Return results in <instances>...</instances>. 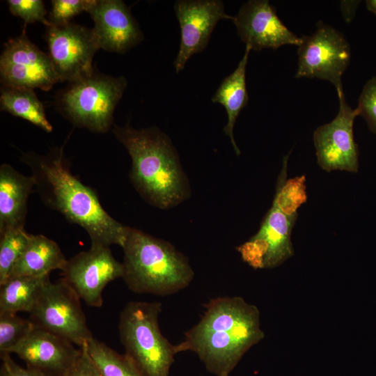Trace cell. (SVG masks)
Wrapping results in <instances>:
<instances>
[{
    "label": "cell",
    "mask_w": 376,
    "mask_h": 376,
    "mask_svg": "<svg viewBox=\"0 0 376 376\" xmlns=\"http://www.w3.org/2000/svg\"><path fill=\"white\" fill-rule=\"evenodd\" d=\"M21 159L31 168L43 202L69 222L82 227L91 245L123 246L130 227L111 217L95 192L72 173L63 146L45 155L24 153Z\"/></svg>",
    "instance_id": "cell-1"
},
{
    "label": "cell",
    "mask_w": 376,
    "mask_h": 376,
    "mask_svg": "<svg viewBox=\"0 0 376 376\" xmlns=\"http://www.w3.org/2000/svg\"><path fill=\"white\" fill-rule=\"evenodd\" d=\"M200 320L175 345L194 352L216 376H229L244 354L264 337L258 308L240 297H220L205 305Z\"/></svg>",
    "instance_id": "cell-2"
},
{
    "label": "cell",
    "mask_w": 376,
    "mask_h": 376,
    "mask_svg": "<svg viewBox=\"0 0 376 376\" xmlns=\"http://www.w3.org/2000/svg\"><path fill=\"white\" fill-rule=\"evenodd\" d=\"M113 133L132 159L130 178L150 204L166 209L187 198L189 187L170 139L156 127L113 124Z\"/></svg>",
    "instance_id": "cell-3"
},
{
    "label": "cell",
    "mask_w": 376,
    "mask_h": 376,
    "mask_svg": "<svg viewBox=\"0 0 376 376\" xmlns=\"http://www.w3.org/2000/svg\"><path fill=\"white\" fill-rule=\"evenodd\" d=\"M122 248V279L135 293L173 295L187 288L194 279L187 258L166 241L130 227Z\"/></svg>",
    "instance_id": "cell-4"
},
{
    "label": "cell",
    "mask_w": 376,
    "mask_h": 376,
    "mask_svg": "<svg viewBox=\"0 0 376 376\" xmlns=\"http://www.w3.org/2000/svg\"><path fill=\"white\" fill-rule=\"evenodd\" d=\"M160 302L132 301L120 313L118 331L125 354L141 376H169L177 354L162 334Z\"/></svg>",
    "instance_id": "cell-5"
},
{
    "label": "cell",
    "mask_w": 376,
    "mask_h": 376,
    "mask_svg": "<svg viewBox=\"0 0 376 376\" xmlns=\"http://www.w3.org/2000/svg\"><path fill=\"white\" fill-rule=\"evenodd\" d=\"M127 86L123 76L115 77L94 70L59 91L56 105L75 126L105 133L113 125L114 111Z\"/></svg>",
    "instance_id": "cell-6"
},
{
    "label": "cell",
    "mask_w": 376,
    "mask_h": 376,
    "mask_svg": "<svg viewBox=\"0 0 376 376\" xmlns=\"http://www.w3.org/2000/svg\"><path fill=\"white\" fill-rule=\"evenodd\" d=\"M304 203L276 187L272 205L256 235L237 247L242 260L254 269L274 268L293 255L291 233L297 210Z\"/></svg>",
    "instance_id": "cell-7"
},
{
    "label": "cell",
    "mask_w": 376,
    "mask_h": 376,
    "mask_svg": "<svg viewBox=\"0 0 376 376\" xmlns=\"http://www.w3.org/2000/svg\"><path fill=\"white\" fill-rule=\"evenodd\" d=\"M80 298L62 278L50 280L42 289L29 320L36 327L63 336L79 347L93 338L81 306Z\"/></svg>",
    "instance_id": "cell-8"
},
{
    "label": "cell",
    "mask_w": 376,
    "mask_h": 376,
    "mask_svg": "<svg viewBox=\"0 0 376 376\" xmlns=\"http://www.w3.org/2000/svg\"><path fill=\"white\" fill-rule=\"evenodd\" d=\"M301 38L295 78H318L331 82L336 91L343 90L341 77L351 57L343 34L320 21L314 33Z\"/></svg>",
    "instance_id": "cell-9"
},
{
    "label": "cell",
    "mask_w": 376,
    "mask_h": 376,
    "mask_svg": "<svg viewBox=\"0 0 376 376\" xmlns=\"http://www.w3.org/2000/svg\"><path fill=\"white\" fill-rule=\"evenodd\" d=\"M45 38L59 82L72 83L93 74V59L100 47L92 29L72 22L50 24Z\"/></svg>",
    "instance_id": "cell-10"
},
{
    "label": "cell",
    "mask_w": 376,
    "mask_h": 376,
    "mask_svg": "<svg viewBox=\"0 0 376 376\" xmlns=\"http://www.w3.org/2000/svg\"><path fill=\"white\" fill-rule=\"evenodd\" d=\"M339 110L329 123L319 126L313 133L317 163L327 172L359 169V150L354 139V119L359 115L346 102L343 90L337 91Z\"/></svg>",
    "instance_id": "cell-11"
},
{
    "label": "cell",
    "mask_w": 376,
    "mask_h": 376,
    "mask_svg": "<svg viewBox=\"0 0 376 376\" xmlns=\"http://www.w3.org/2000/svg\"><path fill=\"white\" fill-rule=\"evenodd\" d=\"M63 279L88 306H102V292L111 281L123 275V263L112 255L109 246L91 245L68 260Z\"/></svg>",
    "instance_id": "cell-12"
},
{
    "label": "cell",
    "mask_w": 376,
    "mask_h": 376,
    "mask_svg": "<svg viewBox=\"0 0 376 376\" xmlns=\"http://www.w3.org/2000/svg\"><path fill=\"white\" fill-rule=\"evenodd\" d=\"M0 77L2 86L43 91L59 82L48 54L29 40L25 30L4 45Z\"/></svg>",
    "instance_id": "cell-13"
},
{
    "label": "cell",
    "mask_w": 376,
    "mask_h": 376,
    "mask_svg": "<svg viewBox=\"0 0 376 376\" xmlns=\"http://www.w3.org/2000/svg\"><path fill=\"white\" fill-rule=\"evenodd\" d=\"M174 10L180 28V43L174 61L175 72L182 71L194 54L207 47L211 33L221 19L233 20V16L225 13L220 0H178Z\"/></svg>",
    "instance_id": "cell-14"
},
{
    "label": "cell",
    "mask_w": 376,
    "mask_h": 376,
    "mask_svg": "<svg viewBox=\"0 0 376 376\" xmlns=\"http://www.w3.org/2000/svg\"><path fill=\"white\" fill-rule=\"evenodd\" d=\"M241 40L252 50L276 49L285 45L299 46L301 38L289 30L267 0H249L233 16Z\"/></svg>",
    "instance_id": "cell-15"
},
{
    "label": "cell",
    "mask_w": 376,
    "mask_h": 376,
    "mask_svg": "<svg viewBox=\"0 0 376 376\" xmlns=\"http://www.w3.org/2000/svg\"><path fill=\"white\" fill-rule=\"evenodd\" d=\"M67 338L37 328L10 353L22 359L26 367L47 376H67L77 361L81 349H76Z\"/></svg>",
    "instance_id": "cell-16"
},
{
    "label": "cell",
    "mask_w": 376,
    "mask_h": 376,
    "mask_svg": "<svg viewBox=\"0 0 376 376\" xmlns=\"http://www.w3.org/2000/svg\"><path fill=\"white\" fill-rule=\"evenodd\" d=\"M88 13L100 49L124 54L143 41L139 25L123 1L95 0Z\"/></svg>",
    "instance_id": "cell-17"
},
{
    "label": "cell",
    "mask_w": 376,
    "mask_h": 376,
    "mask_svg": "<svg viewBox=\"0 0 376 376\" xmlns=\"http://www.w3.org/2000/svg\"><path fill=\"white\" fill-rule=\"evenodd\" d=\"M34 178L22 174L10 164L0 166V234L15 228H24L27 201Z\"/></svg>",
    "instance_id": "cell-18"
},
{
    "label": "cell",
    "mask_w": 376,
    "mask_h": 376,
    "mask_svg": "<svg viewBox=\"0 0 376 376\" xmlns=\"http://www.w3.org/2000/svg\"><path fill=\"white\" fill-rule=\"evenodd\" d=\"M68 260L56 242L43 235H31L10 277L49 276L54 270L59 269L62 272Z\"/></svg>",
    "instance_id": "cell-19"
},
{
    "label": "cell",
    "mask_w": 376,
    "mask_h": 376,
    "mask_svg": "<svg viewBox=\"0 0 376 376\" xmlns=\"http://www.w3.org/2000/svg\"><path fill=\"white\" fill-rule=\"evenodd\" d=\"M251 48L246 46L244 54L236 69L221 81L212 96L214 103L221 104L226 109L228 122L224 128V133L230 138L233 149L240 154L233 136V128L240 111L247 104L249 97L246 85V67Z\"/></svg>",
    "instance_id": "cell-20"
},
{
    "label": "cell",
    "mask_w": 376,
    "mask_h": 376,
    "mask_svg": "<svg viewBox=\"0 0 376 376\" xmlns=\"http://www.w3.org/2000/svg\"><path fill=\"white\" fill-rule=\"evenodd\" d=\"M49 280V276L10 277L0 285V313H29Z\"/></svg>",
    "instance_id": "cell-21"
},
{
    "label": "cell",
    "mask_w": 376,
    "mask_h": 376,
    "mask_svg": "<svg viewBox=\"0 0 376 376\" xmlns=\"http://www.w3.org/2000/svg\"><path fill=\"white\" fill-rule=\"evenodd\" d=\"M0 105L2 111L22 118L47 132L53 130L42 103L32 88L2 86Z\"/></svg>",
    "instance_id": "cell-22"
},
{
    "label": "cell",
    "mask_w": 376,
    "mask_h": 376,
    "mask_svg": "<svg viewBox=\"0 0 376 376\" xmlns=\"http://www.w3.org/2000/svg\"><path fill=\"white\" fill-rule=\"evenodd\" d=\"M87 350L103 376H141L132 361L94 337Z\"/></svg>",
    "instance_id": "cell-23"
},
{
    "label": "cell",
    "mask_w": 376,
    "mask_h": 376,
    "mask_svg": "<svg viewBox=\"0 0 376 376\" xmlns=\"http://www.w3.org/2000/svg\"><path fill=\"white\" fill-rule=\"evenodd\" d=\"M30 237L24 228H10L0 234V285L10 277Z\"/></svg>",
    "instance_id": "cell-24"
},
{
    "label": "cell",
    "mask_w": 376,
    "mask_h": 376,
    "mask_svg": "<svg viewBox=\"0 0 376 376\" xmlns=\"http://www.w3.org/2000/svg\"><path fill=\"white\" fill-rule=\"evenodd\" d=\"M34 328L29 319L20 318L14 313H0V355L10 354Z\"/></svg>",
    "instance_id": "cell-25"
},
{
    "label": "cell",
    "mask_w": 376,
    "mask_h": 376,
    "mask_svg": "<svg viewBox=\"0 0 376 376\" xmlns=\"http://www.w3.org/2000/svg\"><path fill=\"white\" fill-rule=\"evenodd\" d=\"M95 0H53L48 21L55 26L70 22L72 18L82 12H87Z\"/></svg>",
    "instance_id": "cell-26"
},
{
    "label": "cell",
    "mask_w": 376,
    "mask_h": 376,
    "mask_svg": "<svg viewBox=\"0 0 376 376\" xmlns=\"http://www.w3.org/2000/svg\"><path fill=\"white\" fill-rule=\"evenodd\" d=\"M12 15L22 18L25 25L40 22L46 26L50 25L46 17L47 10L41 0H9L7 1Z\"/></svg>",
    "instance_id": "cell-27"
},
{
    "label": "cell",
    "mask_w": 376,
    "mask_h": 376,
    "mask_svg": "<svg viewBox=\"0 0 376 376\" xmlns=\"http://www.w3.org/2000/svg\"><path fill=\"white\" fill-rule=\"evenodd\" d=\"M357 109L369 129L376 134V76L364 85L359 97Z\"/></svg>",
    "instance_id": "cell-28"
},
{
    "label": "cell",
    "mask_w": 376,
    "mask_h": 376,
    "mask_svg": "<svg viewBox=\"0 0 376 376\" xmlns=\"http://www.w3.org/2000/svg\"><path fill=\"white\" fill-rule=\"evenodd\" d=\"M80 349V354L67 376H103L91 357L86 345Z\"/></svg>",
    "instance_id": "cell-29"
},
{
    "label": "cell",
    "mask_w": 376,
    "mask_h": 376,
    "mask_svg": "<svg viewBox=\"0 0 376 376\" xmlns=\"http://www.w3.org/2000/svg\"><path fill=\"white\" fill-rule=\"evenodd\" d=\"M1 359L2 364L6 367L10 376H47L39 371L18 365L13 360L10 354L1 355Z\"/></svg>",
    "instance_id": "cell-30"
},
{
    "label": "cell",
    "mask_w": 376,
    "mask_h": 376,
    "mask_svg": "<svg viewBox=\"0 0 376 376\" xmlns=\"http://www.w3.org/2000/svg\"><path fill=\"white\" fill-rule=\"evenodd\" d=\"M360 1H341L340 7L342 13L345 20L347 22H350L354 15L355 11Z\"/></svg>",
    "instance_id": "cell-31"
},
{
    "label": "cell",
    "mask_w": 376,
    "mask_h": 376,
    "mask_svg": "<svg viewBox=\"0 0 376 376\" xmlns=\"http://www.w3.org/2000/svg\"><path fill=\"white\" fill-rule=\"evenodd\" d=\"M366 8L376 15V0H368L366 1Z\"/></svg>",
    "instance_id": "cell-32"
},
{
    "label": "cell",
    "mask_w": 376,
    "mask_h": 376,
    "mask_svg": "<svg viewBox=\"0 0 376 376\" xmlns=\"http://www.w3.org/2000/svg\"><path fill=\"white\" fill-rule=\"evenodd\" d=\"M0 376H10L3 364L1 366Z\"/></svg>",
    "instance_id": "cell-33"
}]
</instances>
